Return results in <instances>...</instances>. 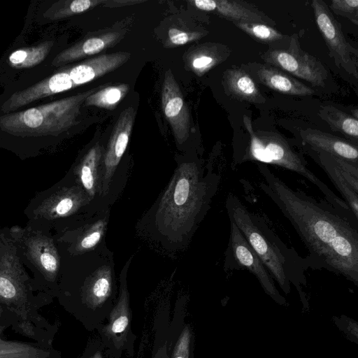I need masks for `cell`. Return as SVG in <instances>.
I'll use <instances>...</instances> for the list:
<instances>
[{"mask_svg": "<svg viewBox=\"0 0 358 358\" xmlns=\"http://www.w3.org/2000/svg\"><path fill=\"white\" fill-rule=\"evenodd\" d=\"M129 322V296L127 287L122 284L118 301L110 313L109 322L103 331L110 338L121 340L127 334Z\"/></svg>", "mask_w": 358, "mask_h": 358, "instance_id": "21", "label": "cell"}, {"mask_svg": "<svg viewBox=\"0 0 358 358\" xmlns=\"http://www.w3.org/2000/svg\"><path fill=\"white\" fill-rule=\"evenodd\" d=\"M155 358H169L166 345H163L158 350Z\"/></svg>", "mask_w": 358, "mask_h": 358, "instance_id": "35", "label": "cell"}, {"mask_svg": "<svg viewBox=\"0 0 358 358\" xmlns=\"http://www.w3.org/2000/svg\"><path fill=\"white\" fill-rule=\"evenodd\" d=\"M128 91L129 86L125 83L103 87L90 95L84 106L113 110L123 99Z\"/></svg>", "mask_w": 358, "mask_h": 358, "instance_id": "26", "label": "cell"}, {"mask_svg": "<svg viewBox=\"0 0 358 358\" xmlns=\"http://www.w3.org/2000/svg\"><path fill=\"white\" fill-rule=\"evenodd\" d=\"M111 271L108 266H103L90 278L85 290L87 302L93 308L101 305L111 292Z\"/></svg>", "mask_w": 358, "mask_h": 358, "instance_id": "24", "label": "cell"}, {"mask_svg": "<svg viewBox=\"0 0 358 358\" xmlns=\"http://www.w3.org/2000/svg\"><path fill=\"white\" fill-rule=\"evenodd\" d=\"M162 108L176 141L179 144L183 143L189 134V111L171 69L166 71L163 80Z\"/></svg>", "mask_w": 358, "mask_h": 358, "instance_id": "11", "label": "cell"}, {"mask_svg": "<svg viewBox=\"0 0 358 358\" xmlns=\"http://www.w3.org/2000/svg\"><path fill=\"white\" fill-rule=\"evenodd\" d=\"M207 31H186L171 28L168 33V43L171 45H183L197 41L208 34Z\"/></svg>", "mask_w": 358, "mask_h": 358, "instance_id": "28", "label": "cell"}, {"mask_svg": "<svg viewBox=\"0 0 358 358\" xmlns=\"http://www.w3.org/2000/svg\"><path fill=\"white\" fill-rule=\"evenodd\" d=\"M225 207L230 220L282 290L289 292L290 283L297 285L310 268L306 258L289 248L257 214L250 212L237 196L229 193Z\"/></svg>", "mask_w": 358, "mask_h": 358, "instance_id": "3", "label": "cell"}, {"mask_svg": "<svg viewBox=\"0 0 358 358\" xmlns=\"http://www.w3.org/2000/svg\"><path fill=\"white\" fill-rule=\"evenodd\" d=\"M299 135L308 152H326L358 166L357 145L352 142L312 128L300 130Z\"/></svg>", "mask_w": 358, "mask_h": 358, "instance_id": "15", "label": "cell"}, {"mask_svg": "<svg viewBox=\"0 0 358 358\" xmlns=\"http://www.w3.org/2000/svg\"><path fill=\"white\" fill-rule=\"evenodd\" d=\"M255 41L269 45V49L287 48L290 36L278 31L271 26L262 23H232Z\"/></svg>", "mask_w": 358, "mask_h": 358, "instance_id": "20", "label": "cell"}, {"mask_svg": "<svg viewBox=\"0 0 358 358\" xmlns=\"http://www.w3.org/2000/svg\"><path fill=\"white\" fill-rule=\"evenodd\" d=\"M106 0L58 1L42 10L39 17L49 21L58 20L87 11Z\"/></svg>", "mask_w": 358, "mask_h": 358, "instance_id": "23", "label": "cell"}, {"mask_svg": "<svg viewBox=\"0 0 358 358\" xmlns=\"http://www.w3.org/2000/svg\"><path fill=\"white\" fill-rule=\"evenodd\" d=\"M243 120L250 140L241 156L234 160L233 166L252 161L276 165L293 171L313 184L324 196L325 201L334 208L343 213L353 214L344 200L308 169L303 155L295 151L284 137L274 131H255L250 118L246 115H243Z\"/></svg>", "mask_w": 358, "mask_h": 358, "instance_id": "5", "label": "cell"}, {"mask_svg": "<svg viewBox=\"0 0 358 358\" xmlns=\"http://www.w3.org/2000/svg\"><path fill=\"white\" fill-rule=\"evenodd\" d=\"M199 10L211 12L231 23H262L269 26L275 22L255 5L242 0H194L189 1Z\"/></svg>", "mask_w": 358, "mask_h": 358, "instance_id": "13", "label": "cell"}, {"mask_svg": "<svg viewBox=\"0 0 358 358\" xmlns=\"http://www.w3.org/2000/svg\"><path fill=\"white\" fill-rule=\"evenodd\" d=\"M327 173L358 220V166L326 152H308Z\"/></svg>", "mask_w": 358, "mask_h": 358, "instance_id": "10", "label": "cell"}, {"mask_svg": "<svg viewBox=\"0 0 358 358\" xmlns=\"http://www.w3.org/2000/svg\"><path fill=\"white\" fill-rule=\"evenodd\" d=\"M101 156V148L96 144L87 152L79 166L81 183L92 196L94 195L98 184V169Z\"/></svg>", "mask_w": 358, "mask_h": 358, "instance_id": "25", "label": "cell"}, {"mask_svg": "<svg viewBox=\"0 0 358 358\" xmlns=\"http://www.w3.org/2000/svg\"><path fill=\"white\" fill-rule=\"evenodd\" d=\"M231 53L225 44L208 42L191 47L184 55L185 66L198 76L227 60Z\"/></svg>", "mask_w": 358, "mask_h": 358, "instance_id": "18", "label": "cell"}, {"mask_svg": "<svg viewBox=\"0 0 358 358\" xmlns=\"http://www.w3.org/2000/svg\"><path fill=\"white\" fill-rule=\"evenodd\" d=\"M124 34L122 31H109L81 40L60 52L53 59L52 66L55 69L87 56L96 55L115 45Z\"/></svg>", "mask_w": 358, "mask_h": 358, "instance_id": "17", "label": "cell"}, {"mask_svg": "<svg viewBox=\"0 0 358 358\" xmlns=\"http://www.w3.org/2000/svg\"><path fill=\"white\" fill-rule=\"evenodd\" d=\"M20 294L14 283L8 278L0 276V298L5 303H13L18 308L17 314L24 319V315L19 303Z\"/></svg>", "mask_w": 358, "mask_h": 358, "instance_id": "29", "label": "cell"}, {"mask_svg": "<svg viewBox=\"0 0 358 358\" xmlns=\"http://www.w3.org/2000/svg\"><path fill=\"white\" fill-rule=\"evenodd\" d=\"M230 232L226 262L232 260L229 268H245L253 274L259 280L265 292L277 301H284L278 292L273 278L264 264L249 245L244 236L235 224L229 220Z\"/></svg>", "mask_w": 358, "mask_h": 358, "instance_id": "9", "label": "cell"}, {"mask_svg": "<svg viewBox=\"0 0 358 358\" xmlns=\"http://www.w3.org/2000/svg\"><path fill=\"white\" fill-rule=\"evenodd\" d=\"M261 58L266 64L303 79L313 86L324 87L328 78V71L322 62L301 49L296 34L290 36L287 48L268 49L261 55Z\"/></svg>", "mask_w": 358, "mask_h": 358, "instance_id": "7", "label": "cell"}, {"mask_svg": "<svg viewBox=\"0 0 358 358\" xmlns=\"http://www.w3.org/2000/svg\"><path fill=\"white\" fill-rule=\"evenodd\" d=\"M106 84L60 99L8 113H0V141L41 144L53 140L79 123L86 99Z\"/></svg>", "mask_w": 358, "mask_h": 358, "instance_id": "2", "label": "cell"}, {"mask_svg": "<svg viewBox=\"0 0 358 358\" xmlns=\"http://www.w3.org/2000/svg\"><path fill=\"white\" fill-rule=\"evenodd\" d=\"M90 358H103L101 352H96Z\"/></svg>", "mask_w": 358, "mask_h": 358, "instance_id": "36", "label": "cell"}, {"mask_svg": "<svg viewBox=\"0 0 358 358\" xmlns=\"http://www.w3.org/2000/svg\"><path fill=\"white\" fill-rule=\"evenodd\" d=\"M145 0H106L102 4L103 7L117 8L126 6H133L138 3H142Z\"/></svg>", "mask_w": 358, "mask_h": 358, "instance_id": "34", "label": "cell"}, {"mask_svg": "<svg viewBox=\"0 0 358 358\" xmlns=\"http://www.w3.org/2000/svg\"><path fill=\"white\" fill-rule=\"evenodd\" d=\"M334 131L339 132L357 145L358 139V121L353 117L332 106H322L318 113Z\"/></svg>", "mask_w": 358, "mask_h": 358, "instance_id": "22", "label": "cell"}, {"mask_svg": "<svg viewBox=\"0 0 358 358\" xmlns=\"http://www.w3.org/2000/svg\"><path fill=\"white\" fill-rule=\"evenodd\" d=\"M1 311H2V310H1V307H0V315H1Z\"/></svg>", "mask_w": 358, "mask_h": 358, "instance_id": "37", "label": "cell"}, {"mask_svg": "<svg viewBox=\"0 0 358 358\" xmlns=\"http://www.w3.org/2000/svg\"><path fill=\"white\" fill-rule=\"evenodd\" d=\"M242 67L255 81L274 91L294 96H310L315 93L309 86L271 65L250 62L243 64Z\"/></svg>", "mask_w": 358, "mask_h": 358, "instance_id": "14", "label": "cell"}, {"mask_svg": "<svg viewBox=\"0 0 358 358\" xmlns=\"http://www.w3.org/2000/svg\"><path fill=\"white\" fill-rule=\"evenodd\" d=\"M82 195L75 196H66L61 199L55 206V212L59 215H64L73 210L77 206H79L83 201Z\"/></svg>", "mask_w": 358, "mask_h": 358, "instance_id": "32", "label": "cell"}, {"mask_svg": "<svg viewBox=\"0 0 358 358\" xmlns=\"http://www.w3.org/2000/svg\"><path fill=\"white\" fill-rule=\"evenodd\" d=\"M57 41L46 38L36 44L8 50L0 59V83L3 92L25 87L43 79L55 69L52 63L62 51L57 50Z\"/></svg>", "mask_w": 358, "mask_h": 358, "instance_id": "6", "label": "cell"}, {"mask_svg": "<svg viewBox=\"0 0 358 358\" xmlns=\"http://www.w3.org/2000/svg\"><path fill=\"white\" fill-rule=\"evenodd\" d=\"M41 263L47 271L53 273L57 268L56 258L49 252L43 253L40 257Z\"/></svg>", "mask_w": 358, "mask_h": 358, "instance_id": "33", "label": "cell"}, {"mask_svg": "<svg viewBox=\"0 0 358 358\" xmlns=\"http://www.w3.org/2000/svg\"><path fill=\"white\" fill-rule=\"evenodd\" d=\"M105 228L103 221L94 223L83 236L79 243L80 250H87L94 247L100 241Z\"/></svg>", "mask_w": 358, "mask_h": 358, "instance_id": "30", "label": "cell"}, {"mask_svg": "<svg viewBox=\"0 0 358 358\" xmlns=\"http://www.w3.org/2000/svg\"><path fill=\"white\" fill-rule=\"evenodd\" d=\"M222 83L225 94L234 99L255 104L266 102L255 81L242 66L227 69Z\"/></svg>", "mask_w": 358, "mask_h": 358, "instance_id": "19", "label": "cell"}, {"mask_svg": "<svg viewBox=\"0 0 358 358\" xmlns=\"http://www.w3.org/2000/svg\"><path fill=\"white\" fill-rule=\"evenodd\" d=\"M259 188L278 206L306 245L309 267L326 269L358 282V220L326 201L294 189L267 166H257Z\"/></svg>", "mask_w": 358, "mask_h": 358, "instance_id": "1", "label": "cell"}, {"mask_svg": "<svg viewBox=\"0 0 358 358\" xmlns=\"http://www.w3.org/2000/svg\"><path fill=\"white\" fill-rule=\"evenodd\" d=\"M311 6L318 29L324 40L329 57L337 67L358 78V50L346 39L341 24L322 0H313Z\"/></svg>", "mask_w": 358, "mask_h": 358, "instance_id": "8", "label": "cell"}, {"mask_svg": "<svg viewBox=\"0 0 358 358\" xmlns=\"http://www.w3.org/2000/svg\"><path fill=\"white\" fill-rule=\"evenodd\" d=\"M191 334L187 327H185L176 344L172 358H189Z\"/></svg>", "mask_w": 358, "mask_h": 358, "instance_id": "31", "label": "cell"}, {"mask_svg": "<svg viewBox=\"0 0 358 358\" xmlns=\"http://www.w3.org/2000/svg\"><path fill=\"white\" fill-rule=\"evenodd\" d=\"M135 115L134 107H127L122 110L113 127L103 161L101 182L103 194L107 193L113 173L127 149Z\"/></svg>", "mask_w": 358, "mask_h": 358, "instance_id": "12", "label": "cell"}, {"mask_svg": "<svg viewBox=\"0 0 358 358\" xmlns=\"http://www.w3.org/2000/svg\"><path fill=\"white\" fill-rule=\"evenodd\" d=\"M130 57L131 53L124 51L100 55L70 66L69 69L74 83L78 87L117 69Z\"/></svg>", "mask_w": 358, "mask_h": 358, "instance_id": "16", "label": "cell"}, {"mask_svg": "<svg viewBox=\"0 0 358 358\" xmlns=\"http://www.w3.org/2000/svg\"><path fill=\"white\" fill-rule=\"evenodd\" d=\"M329 8L358 25V0H331Z\"/></svg>", "mask_w": 358, "mask_h": 358, "instance_id": "27", "label": "cell"}, {"mask_svg": "<svg viewBox=\"0 0 358 358\" xmlns=\"http://www.w3.org/2000/svg\"><path fill=\"white\" fill-rule=\"evenodd\" d=\"M220 180L217 174H204L196 163L180 164L157 209L160 227L173 234L189 232L206 213Z\"/></svg>", "mask_w": 358, "mask_h": 358, "instance_id": "4", "label": "cell"}]
</instances>
